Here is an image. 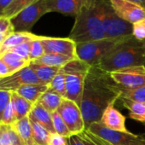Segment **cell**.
<instances>
[{"label":"cell","mask_w":145,"mask_h":145,"mask_svg":"<svg viewBox=\"0 0 145 145\" xmlns=\"http://www.w3.org/2000/svg\"><path fill=\"white\" fill-rule=\"evenodd\" d=\"M120 95V86L113 80L109 72L97 66H91L86 77L80 106L86 128L100 121L104 110L109 105L115 104Z\"/></svg>","instance_id":"cell-1"},{"label":"cell","mask_w":145,"mask_h":145,"mask_svg":"<svg viewBox=\"0 0 145 145\" xmlns=\"http://www.w3.org/2000/svg\"><path fill=\"white\" fill-rule=\"evenodd\" d=\"M97 66L108 72L131 67L145 66V40L140 41L133 36L128 37Z\"/></svg>","instance_id":"cell-2"},{"label":"cell","mask_w":145,"mask_h":145,"mask_svg":"<svg viewBox=\"0 0 145 145\" xmlns=\"http://www.w3.org/2000/svg\"><path fill=\"white\" fill-rule=\"evenodd\" d=\"M68 38L76 44L106 39L97 0H85Z\"/></svg>","instance_id":"cell-3"},{"label":"cell","mask_w":145,"mask_h":145,"mask_svg":"<svg viewBox=\"0 0 145 145\" xmlns=\"http://www.w3.org/2000/svg\"><path fill=\"white\" fill-rule=\"evenodd\" d=\"M90 67L89 64L78 57L61 67L66 76L65 98L76 103L79 106H80L85 80Z\"/></svg>","instance_id":"cell-4"},{"label":"cell","mask_w":145,"mask_h":145,"mask_svg":"<svg viewBox=\"0 0 145 145\" xmlns=\"http://www.w3.org/2000/svg\"><path fill=\"white\" fill-rule=\"evenodd\" d=\"M97 4L107 39H120L132 35V24L116 14L110 0H97Z\"/></svg>","instance_id":"cell-5"},{"label":"cell","mask_w":145,"mask_h":145,"mask_svg":"<svg viewBox=\"0 0 145 145\" xmlns=\"http://www.w3.org/2000/svg\"><path fill=\"white\" fill-rule=\"evenodd\" d=\"M127 38L128 37L120 39L106 38L100 40L76 44V56L79 59L90 66H97L108 54Z\"/></svg>","instance_id":"cell-6"},{"label":"cell","mask_w":145,"mask_h":145,"mask_svg":"<svg viewBox=\"0 0 145 145\" xmlns=\"http://www.w3.org/2000/svg\"><path fill=\"white\" fill-rule=\"evenodd\" d=\"M86 130L111 145H145V135L113 131L103 126L99 121L92 123Z\"/></svg>","instance_id":"cell-7"},{"label":"cell","mask_w":145,"mask_h":145,"mask_svg":"<svg viewBox=\"0 0 145 145\" xmlns=\"http://www.w3.org/2000/svg\"><path fill=\"white\" fill-rule=\"evenodd\" d=\"M47 13L49 12L46 5V0H39L37 3L23 9L10 18L14 31L31 33L30 31L35 23Z\"/></svg>","instance_id":"cell-8"},{"label":"cell","mask_w":145,"mask_h":145,"mask_svg":"<svg viewBox=\"0 0 145 145\" xmlns=\"http://www.w3.org/2000/svg\"><path fill=\"white\" fill-rule=\"evenodd\" d=\"M72 135L80 134L86 131V124L80 107L74 102L64 98L57 109Z\"/></svg>","instance_id":"cell-9"},{"label":"cell","mask_w":145,"mask_h":145,"mask_svg":"<svg viewBox=\"0 0 145 145\" xmlns=\"http://www.w3.org/2000/svg\"><path fill=\"white\" fill-rule=\"evenodd\" d=\"M109 74L119 86L125 88L133 89L145 85V66L126 67Z\"/></svg>","instance_id":"cell-10"},{"label":"cell","mask_w":145,"mask_h":145,"mask_svg":"<svg viewBox=\"0 0 145 145\" xmlns=\"http://www.w3.org/2000/svg\"><path fill=\"white\" fill-rule=\"evenodd\" d=\"M31 84L42 83L31 67L27 66L7 77L0 78V91L16 92L21 86Z\"/></svg>","instance_id":"cell-11"},{"label":"cell","mask_w":145,"mask_h":145,"mask_svg":"<svg viewBox=\"0 0 145 145\" xmlns=\"http://www.w3.org/2000/svg\"><path fill=\"white\" fill-rule=\"evenodd\" d=\"M116 14L124 21L135 24L145 20V9L128 0H110Z\"/></svg>","instance_id":"cell-12"},{"label":"cell","mask_w":145,"mask_h":145,"mask_svg":"<svg viewBox=\"0 0 145 145\" xmlns=\"http://www.w3.org/2000/svg\"><path fill=\"white\" fill-rule=\"evenodd\" d=\"M45 53H53L77 57L76 43L69 38H52L40 36Z\"/></svg>","instance_id":"cell-13"},{"label":"cell","mask_w":145,"mask_h":145,"mask_svg":"<svg viewBox=\"0 0 145 145\" xmlns=\"http://www.w3.org/2000/svg\"><path fill=\"white\" fill-rule=\"evenodd\" d=\"M85 0H46L48 12H56L64 16H76Z\"/></svg>","instance_id":"cell-14"},{"label":"cell","mask_w":145,"mask_h":145,"mask_svg":"<svg viewBox=\"0 0 145 145\" xmlns=\"http://www.w3.org/2000/svg\"><path fill=\"white\" fill-rule=\"evenodd\" d=\"M108 129L117 131H129L125 126V117L114 107L109 105L103 112L99 121Z\"/></svg>","instance_id":"cell-15"},{"label":"cell","mask_w":145,"mask_h":145,"mask_svg":"<svg viewBox=\"0 0 145 145\" xmlns=\"http://www.w3.org/2000/svg\"><path fill=\"white\" fill-rule=\"evenodd\" d=\"M38 37L39 35H35L32 33L27 32H14L10 33L6 38L5 42L0 45V56L6 52L10 51L17 45L27 41H33L38 39Z\"/></svg>","instance_id":"cell-16"},{"label":"cell","mask_w":145,"mask_h":145,"mask_svg":"<svg viewBox=\"0 0 145 145\" xmlns=\"http://www.w3.org/2000/svg\"><path fill=\"white\" fill-rule=\"evenodd\" d=\"M28 116L31 120L44 126L50 133L55 132L52 122V113L44 108L39 102L34 103Z\"/></svg>","instance_id":"cell-17"},{"label":"cell","mask_w":145,"mask_h":145,"mask_svg":"<svg viewBox=\"0 0 145 145\" xmlns=\"http://www.w3.org/2000/svg\"><path fill=\"white\" fill-rule=\"evenodd\" d=\"M10 125L25 145H36L33 137V129L29 116L17 120Z\"/></svg>","instance_id":"cell-18"},{"label":"cell","mask_w":145,"mask_h":145,"mask_svg":"<svg viewBox=\"0 0 145 145\" xmlns=\"http://www.w3.org/2000/svg\"><path fill=\"white\" fill-rule=\"evenodd\" d=\"M49 89L48 85L31 84L21 86L16 92L33 103H36L40 97Z\"/></svg>","instance_id":"cell-19"},{"label":"cell","mask_w":145,"mask_h":145,"mask_svg":"<svg viewBox=\"0 0 145 145\" xmlns=\"http://www.w3.org/2000/svg\"><path fill=\"white\" fill-rule=\"evenodd\" d=\"M75 58H77V57H72V56H68L53 54V53H45L40 58L34 60L33 61H30V62L50 66V67H62L63 66H65L69 61H71L72 60H74Z\"/></svg>","instance_id":"cell-20"},{"label":"cell","mask_w":145,"mask_h":145,"mask_svg":"<svg viewBox=\"0 0 145 145\" xmlns=\"http://www.w3.org/2000/svg\"><path fill=\"white\" fill-rule=\"evenodd\" d=\"M122 106L129 112V117L134 120L145 123V103H139L125 98L119 99Z\"/></svg>","instance_id":"cell-21"},{"label":"cell","mask_w":145,"mask_h":145,"mask_svg":"<svg viewBox=\"0 0 145 145\" xmlns=\"http://www.w3.org/2000/svg\"><path fill=\"white\" fill-rule=\"evenodd\" d=\"M29 66L34 71L38 79L44 85H49L61 69V67H50V66L36 64L33 62H30Z\"/></svg>","instance_id":"cell-22"},{"label":"cell","mask_w":145,"mask_h":145,"mask_svg":"<svg viewBox=\"0 0 145 145\" xmlns=\"http://www.w3.org/2000/svg\"><path fill=\"white\" fill-rule=\"evenodd\" d=\"M11 103L17 120L28 116L34 105V103L21 97L16 92H11Z\"/></svg>","instance_id":"cell-23"},{"label":"cell","mask_w":145,"mask_h":145,"mask_svg":"<svg viewBox=\"0 0 145 145\" xmlns=\"http://www.w3.org/2000/svg\"><path fill=\"white\" fill-rule=\"evenodd\" d=\"M65 97H61L58 93L48 89L39 99V103L46 108L49 112L53 113L57 111L59 107L61 106L63 99Z\"/></svg>","instance_id":"cell-24"},{"label":"cell","mask_w":145,"mask_h":145,"mask_svg":"<svg viewBox=\"0 0 145 145\" xmlns=\"http://www.w3.org/2000/svg\"><path fill=\"white\" fill-rule=\"evenodd\" d=\"M0 145H25L10 125L0 126Z\"/></svg>","instance_id":"cell-25"},{"label":"cell","mask_w":145,"mask_h":145,"mask_svg":"<svg viewBox=\"0 0 145 145\" xmlns=\"http://www.w3.org/2000/svg\"><path fill=\"white\" fill-rule=\"evenodd\" d=\"M0 57L3 59V61L9 67V68L11 71L12 74L22 70V68L29 66V64H30L29 61L23 59L22 57L19 56L18 55H16L11 51L5 53Z\"/></svg>","instance_id":"cell-26"},{"label":"cell","mask_w":145,"mask_h":145,"mask_svg":"<svg viewBox=\"0 0 145 145\" xmlns=\"http://www.w3.org/2000/svg\"><path fill=\"white\" fill-rule=\"evenodd\" d=\"M30 119V118H29ZM32 129H33V137L36 145H49V138L50 132L39 123L30 119Z\"/></svg>","instance_id":"cell-27"},{"label":"cell","mask_w":145,"mask_h":145,"mask_svg":"<svg viewBox=\"0 0 145 145\" xmlns=\"http://www.w3.org/2000/svg\"><path fill=\"white\" fill-rule=\"evenodd\" d=\"M120 91L121 95L120 98H125L135 102L145 103V85L133 89L120 86Z\"/></svg>","instance_id":"cell-28"},{"label":"cell","mask_w":145,"mask_h":145,"mask_svg":"<svg viewBox=\"0 0 145 145\" xmlns=\"http://www.w3.org/2000/svg\"><path fill=\"white\" fill-rule=\"evenodd\" d=\"M48 86L50 90L58 93L63 97H66V76L61 67Z\"/></svg>","instance_id":"cell-29"},{"label":"cell","mask_w":145,"mask_h":145,"mask_svg":"<svg viewBox=\"0 0 145 145\" xmlns=\"http://www.w3.org/2000/svg\"><path fill=\"white\" fill-rule=\"evenodd\" d=\"M39 0H15V1L10 5V7L5 10L3 16H6L8 18H12L14 16L18 14L23 9L37 3Z\"/></svg>","instance_id":"cell-30"},{"label":"cell","mask_w":145,"mask_h":145,"mask_svg":"<svg viewBox=\"0 0 145 145\" xmlns=\"http://www.w3.org/2000/svg\"><path fill=\"white\" fill-rule=\"evenodd\" d=\"M52 122L55 132L62 135L66 137H69L72 136V133L68 130L67 125L65 124L64 120H62V118L61 117L57 111L52 113Z\"/></svg>","instance_id":"cell-31"},{"label":"cell","mask_w":145,"mask_h":145,"mask_svg":"<svg viewBox=\"0 0 145 145\" xmlns=\"http://www.w3.org/2000/svg\"><path fill=\"white\" fill-rule=\"evenodd\" d=\"M45 54L44 46L40 41V36L38 37V39L32 41L31 44V50H30V61H33L34 60H37L40 58L42 56Z\"/></svg>","instance_id":"cell-32"},{"label":"cell","mask_w":145,"mask_h":145,"mask_svg":"<svg viewBox=\"0 0 145 145\" xmlns=\"http://www.w3.org/2000/svg\"><path fill=\"white\" fill-rule=\"evenodd\" d=\"M31 44L32 41H27L25 43H22L16 47L13 48L10 51L18 55L19 56L22 57L25 60H27L30 61V50H31Z\"/></svg>","instance_id":"cell-33"},{"label":"cell","mask_w":145,"mask_h":145,"mask_svg":"<svg viewBox=\"0 0 145 145\" xmlns=\"http://www.w3.org/2000/svg\"><path fill=\"white\" fill-rule=\"evenodd\" d=\"M16 120H17V119H16V113H15V110H14L11 100H10V103L7 106L6 109L5 110V113L3 114L1 124H4V125H12Z\"/></svg>","instance_id":"cell-34"},{"label":"cell","mask_w":145,"mask_h":145,"mask_svg":"<svg viewBox=\"0 0 145 145\" xmlns=\"http://www.w3.org/2000/svg\"><path fill=\"white\" fill-rule=\"evenodd\" d=\"M132 36L137 40H145V20L132 24Z\"/></svg>","instance_id":"cell-35"},{"label":"cell","mask_w":145,"mask_h":145,"mask_svg":"<svg viewBox=\"0 0 145 145\" xmlns=\"http://www.w3.org/2000/svg\"><path fill=\"white\" fill-rule=\"evenodd\" d=\"M11 100V92L0 91V123L2 122L3 114Z\"/></svg>","instance_id":"cell-36"},{"label":"cell","mask_w":145,"mask_h":145,"mask_svg":"<svg viewBox=\"0 0 145 145\" xmlns=\"http://www.w3.org/2000/svg\"><path fill=\"white\" fill-rule=\"evenodd\" d=\"M11 21L6 16H0V34H10L14 33Z\"/></svg>","instance_id":"cell-37"},{"label":"cell","mask_w":145,"mask_h":145,"mask_svg":"<svg viewBox=\"0 0 145 145\" xmlns=\"http://www.w3.org/2000/svg\"><path fill=\"white\" fill-rule=\"evenodd\" d=\"M68 137L60 135L56 132H51L49 138V145H67Z\"/></svg>","instance_id":"cell-38"},{"label":"cell","mask_w":145,"mask_h":145,"mask_svg":"<svg viewBox=\"0 0 145 145\" xmlns=\"http://www.w3.org/2000/svg\"><path fill=\"white\" fill-rule=\"evenodd\" d=\"M10 74H12V72L10 70L9 67L3 61V59L0 57V78H5Z\"/></svg>","instance_id":"cell-39"},{"label":"cell","mask_w":145,"mask_h":145,"mask_svg":"<svg viewBox=\"0 0 145 145\" xmlns=\"http://www.w3.org/2000/svg\"><path fill=\"white\" fill-rule=\"evenodd\" d=\"M67 145H85L84 142L80 134L72 135L68 137V143Z\"/></svg>","instance_id":"cell-40"},{"label":"cell","mask_w":145,"mask_h":145,"mask_svg":"<svg viewBox=\"0 0 145 145\" xmlns=\"http://www.w3.org/2000/svg\"><path fill=\"white\" fill-rule=\"evenodd\" d=\"M15 0H0V16H4L5 10Z\"/></svg>","instance_id":"cell-41"},{"label":"cell","mask_w":145,"mask_h":145,"mask_svg":"<svg viewBox=\"0 0 145 145\" xmlns=\"http://www.w3.org/2000/svg\"><path fill=\"white\" fill-rule=\"evenodd\" d=\"M80 137H81V138H82V140H83L85 145H97V143L89 137V135H88V133L86 132V131H83V132L80 133Z\"/></svg>","instance_id":"cell-42"},{"label":"cell","mask_w":145,"mask_h":145,"mask_svg":"<svg viewBox=\"0 0 145 145\" xmlns=\"http://www.w3.org/2000/svg\"><path fill=\"white\" fill-rule=\"evenodd\" d=\"M86 132L88 133V135H89V137L97 143V145H111L110 143H108V142H106V141H104V140H103V139H101L100 137H97V136H95V135H93V134H91V132H89L87 130H86Z\"/></svg>","instance_id":"cell-43"},{"label":"cell","mask_w":145,"mask_h":145,"mask_svg":"<svg viewBox=\"0 0 145 145\" xmlns=\"http://www.w3.org/2000/svg\"><path fill=\"white\" fill-rule=\"evenodd\" d=\"M128 1H131V2H133V3H136L141 6H142L144 9H145V0H128Z\"/></svg>","instance_id":"cell-44"},{"label":"cell","mask_w":145,"mask_h":145,"mask_svg":"<svg viewBox=\"0 0 145 145\" xmlns=\"http://www.w3.org/2000/svg\"><path fill=\"white\" fill-rule=\"evenodd\" d=\"M8 36H9V34H0V45L5 42V40L6 39V38Z\"/></svg>","instance_id":"cell-45"},{"label":"cell","mask_w":145,"mask_h":145,"mask_svg":"<svg viewBox=\"0 0 145 145\" xmlns=\"http://www.w3.org/2000/svg\"><path fill=\"white\" fill-rule=\"evenodd\" d=\"M143 125H144V127H145V123H143Z\"/></svg>","instance_id":"cell-46"},{"label":"cell","mask_w":145,"mask_h":145,"mask_svg":"<svg viewBox=\"0 0 145 145\" xmlns=\"http://www.w3.org/2000/svg\"><path fill=\"white\" fill-rule=\"evenodd\" d=\"M1 125H2V124H1V123H0V126H1Z\"/></svg>","instance_id":"cell-47"}]
</instances>
